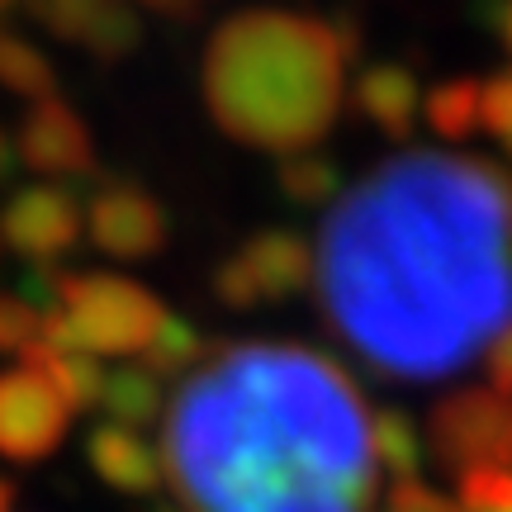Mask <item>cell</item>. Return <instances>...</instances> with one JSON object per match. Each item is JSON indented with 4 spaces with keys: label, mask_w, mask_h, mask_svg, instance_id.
I'll list each match as a JSON object with an SVG mask.
<instances>
[{
    "label": "cell",
    "mask_w": 512,
    "mask_h": 512,
    "mask_svg": "<svg viewBox=\"0 0 512 512\" xmlns=\"http://www.w3.org/2000/svg\"><path fill=\"white\" fill-rule=\"evenodd\" d=\"M313 261L332 328L370 370L446 380L512 328V181L413 147L332 204Z\"/></svg>",
    "instance_id": "6da1fadb"
},
{
    "label": "cell",
    "mask_w": 512,
    "mask_h": 512,
    "mask_svg": "<svg viewBox=\"0 0 512 512\" xmlns=\"http://www.w3.org/2000/svg\"><path fill=\"white\" fill-rule=\"evenodd\" d=\"M162 465L195 512H370L380 479L361 389L294 342L214 351L171 403Z\"/></svg>",
    "instance_id": "7a4b0ae2"
},
{
    "label": "cell",
    "mask_w": 512,
    "mask_h": 512,
    "mask_svg": "<svg viewBox=\"0 0 512 512\" xmlns=\"http://www.w3.org/2000/svg\"><path fill=\"white\" fill-rule=\"evenodd\" d=\"M347 57L323 19L247 10L204 48V105L256 152H309L337 124Z\"/></svg>",
    "instance_id": "3957f363"
},
{
    "label": "cell",
    "mask_w": 512,
    "mask_h": 512,
    "mask_svg": "<svg viewBox=\"0 0 512 512\" xmlns=\"http://www.w3.org/2000/svg\"><path fill=\"white\" fill-rule=\"evenodd\" d=\"M57 309L67 313L86 356H143L166 323L162 299L119 275H67L57 280Z\"/></svg>",
    "instance_id": "277c9868"
},
{
    "label": "cell",
    "mask_w": 512,
    "mask_h": 512,
    "mask_svg": "<svg viewBox=\"0 0 512 512\" xmlns=\"http://www.w3.org/2000/svg\"><path fill=\"white\" fill-rule=\"evenodd\" d=\"M432 451L446 470L508 465L512 470V399L494 389H456L432 408Z\"/></svg>",
    "instance_id": "5b68a950"
},
{
    "label": "cell",
    "mask_w": 512,
    "mask_h": 512,
    "mask_svg": "<svg viewBox=\"0 0 512 512\" xmlns=\"http://www.w3.org/2000/svg\"><path fill=\"white\" fill-rule=\"evenodd\" d=\"M67 403L57 399L48 384L29 366L0 375V456L15 465H38L53 456L67 437Z\"/></svg>",
    "instance_id": "8992f818"
},
{
    "label": "cell",
    "mask_w": 512,
    "mask_h": 512,
    "mask_svg": "<svg viewBox=\"0 0 512 512\" xmlns=\"http://www.w3.org/2000/svg\"><path fill=\"white\" fill-rule=\"evenodd\" d=\"M81 228H86V209L67 185H24L0 209V242L29 256L34 266H48L53 256L67 252L81 238Z\"/></svg>",
    "instance_id": "52a82bcc"
},
{
    "label": "cell",
    "mask_w": 512,
    "mask_h": 512,
    "mask_svg": "<svg viewBox=\"0 0 512 512\" xmlns=\"http://www.w3.org/2000/svg\"><path fill=\"white\" fill-rule=\"evenodd\" d=\"M86 233L105 256L143 261L166 242V214L143 185L110 181L86 204Z\"/></svg>",
    "instance_id": "ba28073f"
},
{
    "label": "cell",
    "mask_w": 512,
    "mask_h": 512,
    "mask_svg": "<svg viewBox=\"0 0 512 512\" xmlns=\"http://www.w3.org/2000/svg\"><path fill=\"white\" fill-rule=\"evenodd\" d=\"M19 162L29 171H43V176H86L95 166V143L81 114L62 100H38L34 110L24 114L19 124Z\"/></svg>",
    "instance_id": "9c48e42d"
},
{
    "label": "cell",
    "mask_w": 512,
    "mask_h": 512,
    "mask_svg": "<svg viewBox=\"0 0 512 512\" xmlns=\"http://www.w3.org/2000/svg\"><path fill=\"white\" fill-rule=\"evenodd\" d=\"M34 19L43 29H53L62 43H81L95 57H128L143 38L138 15L114 0H48V5H34Z\"/></svg>",
    "instance_id": "30bf717a"
},
{
    "label": "cell",
    "mask_w": 512,
    "mask_h": 512,
    "mask_svg": "<svg viewBox=\"0 0 512 512\" xmlns=\"http://www.w3.org/2000/svg\"><path fill=\"white\" fill-rule=\"evenodd\" d=\"M86 460H91L95 475L105 479L110 489H119V494L147 498L166 484L162 456H157L138 432H124V427H114V422L91 427V437H86Z\"/></svg>",
    "instance_id": "8fae6325"
},
{
    "label": "cell",
    "mask_w": 512,
    "mask_h": 512,
    "mask_svg": "<svg viewBox=\"0 0 512 512\" xmlns=\"http://www.w3.org/2000/svg\"><path fill=\"white\" fill-rule=\"evenodd\" d=\"M242 266L252 275V285L261 299H290L313 280L318 261H313V247L299 233H285V228H266L256 233L247 247H242Z\"/></svg>",
    "instance_id": "7c38bea8"
},
{
    "label": "cell",
    "mask_w": 512,
    "mask_h": 512,
    "mask_svg": "<svg viewBox=\"0 0 512 512\" xmlns=\"http://www.w3.org/2000/svg\"><path fill=\"white\" fill-rule=\"evenodd\" d=\"M351 100H356V110L366 114L384 138H408V128H413V119L422 110V91L413 81V72L408 67H389V62L366 67L356 76Z\"/></svg>",
    "instance_id": "4fadbf2b"
},
{
    "label": "cell",
    "mask_w": 512,
    "mask_h": 512,
    "mask_svg": "<svg viewBox=\"0 0 512 512\" xmlns=\"http://www.w3.org/2000/svg\"><path fill=\"white\" fill-rule=\"evenodd\" d=\"M24 366L34 370L38 380L67 403V413L95 408L100 394H105V375L95 366V356H81V351H53V347L38 342L34 351H24Z\"/></svg>",
    "instance_id": "5bb4252c"
},
{
    "label": "cell",
    "mask_w": 512,
    "mask_h": 512,
    "mask_svg": "<svg viewBox=\"0 0 512 512\" xmlns=\"http://www.w3.org/2000/svg\"><path fill=\"white\" fill-rule=\"evenodd\" d=\"M100 403H105V413L114 418V427L138 432V427H152V422L162 418L166 394L157 375H147L143 366H124V370H114V375H105Z\"/></svg>",
    "instance_id": "9a60e30c"
},
{
    "label": "cell",
    "mask_w": 512,
    "mask_h": 512,
    "mask_svg": "<svg viewBox=\"0 0 512 512\" xmlns=\"http://www.w3.org/2000/svg\"><path fill=\"white\" fill-rule=\"evenodd\" d=\"M479 95H484V86H475L470 76H451V81H441L422 95V119L432 124V133L460 143L475 128H484L479 124Z\"/></svg>",
    "instance_id": "2e32d148"
},
{
    "label": "cell",
    "mask_w": 512,
    "mask_h": 512,
    "mask_svg": "<svg viewBox=\"0 0 512 512\" xmlns=\"http://www.w3.org/2000/svg\"><path fill=\"white\" fill-rule=\"evenodd\" d=\"M0 86L38 105V100H53L57 72H53V62L38 53L29 38L0 29Z\"/></svg>",
    "instance_id": "e0dca14e"
},
{
    "label": "cell",
    "mask_w": 512,
    "mask_h": 512,
    "mask_svg": "<svg viewBox=\"0 0 512 512\" xmlns=\"http://www.w3.org/2000/svg\"><path fill=\"white\" fill-rule=\"evenodd\" d=\"M204 351H209V342H204L200 332L190 328L185 318H171V313H166V323L157 328L152 347L143 351V370L147 375H157V380H166V375L176 380V375L200 366Z\"/></svg>",
    "instance_id": "ac0fdd59"
},
{
    "label": "cell",
    "mask_w": 512,
    "mask_h": 512,
    "mask_svg": "<svg viewBox=\"0 0 512 512\" xmlns=\"http://www.w3.org/2000/svg\"><path fill=\"white\" fill-rule=\"evenodd\" d=\"M370 446H375V460L384 470H394V484L399 479H418L422 441H418V427L403 413H375L370 418Z\"/></svg>",
    "instance_id": "d6986e66"
},
{
    "label": "cell",
    "mask_w": 512,
    "mask_h": 512,
    "mask_svg": "<svg viewBox=\"0 0 512 512\" xmlns=\"http://www.w3.org/2000/svg\"><path fill=\"white\" fill-rule=\"evenodd\" d=\"M275 181H280V190H285L294 204H337L342 200V176H337V166L323 162V157H313V152L285 157Z\"/></svg>",
    "instance_id": "ffe728a7"
},
{
    "label": "cell",
    "mask_w": 512,
    "mask_h": 512,
    "mask_svg": "<svg viewBox=\"0 0 512 512\" xmlns=\"http://www.w3.org/2000/svg\"><path fill=\"white\" fill-rule=\"evenodd\" d=\"M460 512H512V470L508 465H479L456 475Z\"/></svg>",
    "instance_id": "44dd1931"
},
{
    "label": "cell",
    "mask_w": 512,
    "mask_h": 512,
    "mask_svg": "<svg viewBox=\"0 0 512 512\" xmlns=\"http://www.w3.org/2000/svg\"><path fill=\"white\" fill-rule=\"evenodd\" d=\"M38 328H43V309H34L24 294H0V351L10 356L34 351Z\"/></svg>",
    "instance_id": "7402d4cb"
},
{
    "label": "cell",
    "mask_w": 512,
    "mask_h": 512,
    "mask_svg": "<svg viewBox=\"0 0 512 512\" xmlns=\"http://www.w3.org/2000/svg\"><path fill=\"white\" fill-rule=\"evenodd\" d=\"M479 124L512 152V72H498L479 95Z\"/></svg>",
    "instance_id": "603a6c76"
},
{
    "label": "cell",
    "mask_w": 512,
    "mask_h": 512,
    "mask_svg": "<svg viewBox=\"0 0 512 512\" xmlns=\"http://www.w3.org/2000/svg\"><path fill=\"white\" fill-rule=\"evenodd\" d=\"M214 294H219V304H228V309H256L261 304V294H256L252 275H247V266H242V256H228L219 266V275H214Z\"/></svg>",
    "instance_id": "cb8c5ba5"
},
{
    "label": "cell",
    "mask_w": 512,
    "mask_h": 512,
    "mask_svg": "<svg viewBox=\"0 0 512 512\" xmlns=\"http://www.w3.org/2000/svg\"><path fill=\"white\" fill-rule=\"evenodd\" d=\"M384 512H460L451 498H441L437 489H427L418 479H399L394 489H389V503Z\"/></svg>",
    "instance_id": "d4e9b609"
},
{
    "label": "cell",
    "mask_w": 512,
    "mask_h": 512,
    "mask_svg": "<svg viewBox=\"0 0 512 512\" xmlns=\"http://www.w3.org/2000/svg\"><path fill=\"white\" fill-rule=\"evenodd\" d=\"M484 375H489V389L498 399H512V328L484 351Z\"/></svg>",
    "instance_id": "484cf974"
},
{
    "label": "cell",
    "mask_w": 512,
    "mask_h": 512,
    "mask_svg": "<svg viewBox=\"0 0 512 512\" xmlns=\"http://www.w3.org/2000/svg\"><path fill=\"white\" fill-rule=\"evenodd\" d=\"M479 19H484V24L494 29V38L503 43V48H512V0H508V5H494V10H484Z\"/></svg>",
    "instance_id": "4316f807"
},
{
    "label": "cell",
    "mask_w": 512,
    "mask_h": 512,
    "mask_svg": "<svg viewBox=\"0 0 512 512\" xmlns=\"http://www.w3.org/2000/svg\"><path fill=\"white\" fill-rule=\"evenodd\" d=\"M0 512H15V489H10V479H0Z\"/></svg>",
    "instance_id": "83f0119b"
},
{
    "label": "cell",
    "mask_w": 512,
    "mask_h": 512,
    "mask_svg": "<svg viewBox=\"0 0 512 512\" xmlns=\"http://www.w3.org/2000/svg\"><path fill=\"white\" fill-rule=\"evenodd\" d=\"M5 166H10V143H5V133H0V176H5Z\"/></svg>",
    "instance_id": "f1b7e54d"
},
{
    "label": "cell",
    "mask_w": 512,
    "mask_h": 512,
    "mask_svg": "<svg viewBox=\"0 0 512 512\" xmlns=\"http://www.w3.org/2000/svg\"><path fill=\"white\" fill-rule=\"evenodd\" d=\"M5 10H10V5H0V19H5Z\"/></svg>",
    "instance_id": "f546056e"
}]
</instances>
